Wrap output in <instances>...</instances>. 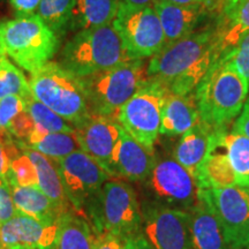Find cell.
Returning a JSON list of instances; mask_svg holds the SVG:
<instances>
[{
    "label": "cell",
    "instance_id": "obj_1",
    "mask_svg": "<svg viewBox=\"0 0 249 249\" xmlns=\"http://www.w3.org/2000/svg\"><path fill=\"white\" fill-rule=\"evenodd\" d=\"M249 82L222 54L195 90L202 123L213 129H229L248 98Z\"/></svg>",
    "mask_w": 249,
    "mask_h": 249
},
{
    "label": "cell",
    "instance_id": "obj_2",
    "mask_svg": "<svg viewBox=\"0 0 249 249\" xmlns=\"http://www.w3.org/2000/svg\"><path fill=\"white\" fill-rule=\"evenodd\" d=\"M133 60L113 24L80 30L61 50L59 64L82 77Z\"/></svg>",
    "mask_w": 249,
    "mask_h": 249
},
{
    "label": "cell",
    "instance_id": "obj_3",
    "mask_svg": "<svg viewBox=\"0 0 249 249\" xmlns=\"http://www.w3.org/2000/svg\"><path fill=\"white\" fill-rule=\"evenodd\" d=\"M28 82L33 97L59 114L74 128L91 117L81 79L59 62L50 61L30 73Z\"/></svg>",
    "mask_w": 249,
    "mask_h": 249
},
{
    "label": "cell",
    "instance_id": "obj_4",
    "mask_svg": "<svg viewBox=\"0 0 249 249\" xmlns=\"http://www.w3.org/2000/svg\"><path fill=\"white\" fill-rule=\"evenodd\" d=\"M0 44L23 71L33 73L57 54L60 40L37 14L0 22Z\"/></svg>",
    "mask_w": 249,
    "mask_h": 249
},
{
    "label": "cell",
    "instance_id": "obj_5",
    "mask_svg": "<svg viewBox=\"0 0 249 249\" xmlns=\"http://www.w3.org/2000/svg\"><path fill=\"white\" fill-rule=\"evenodd\" d=\"M144 60H128L108 70L82 77L91 116L114 120L120 107L148 81Z\"/></svg>",
    "mask_w": 249,
    "mask_h": 249
},
{
    "label": "cell",
    "instance_id": "obj_6",
    "mask_svg": "<svg viewBox=\"0 0 249 249\" xmlns=\"http://www.w3.org/2000/svg\"><path fill=\"white\" fill-rule=\"evenodd\" d=\"M86 208L96 233L108 232L124 240L141 232L142 213L136 193L126 181L107 180Z\"/></svg>",
    "mask_w": 249,
    "mask_h": 249
},
{
    "label": "cell",
    "instance_id": "obj_7",
    "mask_svg": "<svg viewBox=\"0 0 249 249\" xmlns=\"http://www.w3.org/2000/svg\"><path fill=\"white\" fill-rule=\"evenodd\" d=\"M167 90L161 82L148 79L120 107L114 118L132 138L151 151H155L160 135L161 111Z\"/></svg>",
    "mask_w": 249,
    "mask_h": 249
},
{
    "label": "cell",
    "instance_id": "obj_8",
    "mask_svg": "<svg viewBox=\"0 0 249 249\" xmlns=\"http://www.w3.org/2000/svg\"><path fill=\"white\" fill-rule=\"evenodd\" d=\"M113 27L133 60L154 57L165 46V36L154 7H130L119 4Z\"/></svg>",
    "mask_w": 249,
    "mask_h": 249
},
{
    "label": "cell",
    "instance_id": "obj_9",
    "mask_svg": "<svg viewBox=\"0 0 249 249\" xmlns=\"http://www.w3.org/2000/svg\"><path fill=\"white\" fill-rule=\"evenodd\" d=\"M217 217L229 249H249V188L240 186L198 191Z\"/></svg>",
    "mask_w": 249,
    "mask_h": 249
},
{
    "label": "cell",
    "instance_id": "obj_10",
    "mask_svg": "<svg viewBox=\"0 0 249 249\" xmlns=\"http://www.w3.org/2000/svg\"><path fill=\"white\" fill-rule=\"evenodd\" d=\"M217 42L216 29L195 30L176 42L166 44L151 57L147 67L149 79L169 85L192 67L213 48Z\"/></svg>",
    "mask_w": 249,
    "mask_h": 249
},
{
    "label": "cell",
    "instance_id": "obj_11",
    "mask_svg": "<svg viewBox=\"0 0 249 249\" xmlns=\"http://www.w3.org/2000/svg\"><path fill=\"white\" fill-rule=\"evenodd\" d=\"M55 163L67 200L79 213L111 178L97 161L82 150L71 152Z\"/></svg>",
    "mask_w": 249,
    "mask_h": 249
},
{
    "label": "cell",
    "instance_id": "obj_12",
    "mask_svg": "<svg viewBox=\"0 0 249 249\" xmlns=\"http://www.w3.org/2000/svg\"><path fill=\"white\" fill-rule=\"evenodd\" d=\"M148 180L152 193L163 204L187 211L197 204V181L174 157H156Z\"/></svg>",
    "mask_w": 249,
    "mask_h": 249
},
{
    "label": "cell",
    "instance_id": "obj_13",
    "mask_svg": "<svg viewBox=\"0 0 249 249\" xmlns=\"http://www.w3.org/2000/svg\"><path fill=\"white\" fill-rule=\"evenodd\" d=\"M142 224L144 235L155 249H193L189 211L151 204L143 213Z\"/></svg>",
    "mask_w": 249,
    "mask_h": 249
},
{
    "label": "cell",
    "instance_id": "obj_14",
    "mask_svg": "<svg viewBox=\"0 0 249 249\" xmlns=\"http://www.w3.org/2000/svg\"><path fill=\"white\" fill-rule=\"evenodd\" d=\"M121 126L111 118L91 116L74 128L80 149L92 157L110 177H113V160L121 138Z\"/></svg>",
    "mask_w": 249,
    "mask_h": 249
},
{
    "label": "cell",
    "instance_id": "obj_15",
    "mask_svg": "<svg viewBox=\"0 0 249 249\" xmlns=\"http://www.w3.org/2000/svg\"><path fill=\"white\" fill-rule=\"evenodd\" d=\"M59 232V220L44 223L18 213L0 225V249L24 246L33 249H55Z\"/></svg>",
    "mask_w": 249,
    "mask_h": 249
},
{
    "label": "cell",
    "instance_id": "obj_16",
    "mask_svg": "<svg viewBox=\"0 0 249 249\" xmlns=\"http://www.w3.org/2000/svg\"><path fill=\"white\" fill-rule=\"evenodd\" d=\"M155 160V151L143 147L123 128L114 155L113 177L128 181H144L151 172Z\"/></svg>",
    "mask_w": 249,
    "mask_h": 249
},
{
    "label": "cell",
    "instance_id": "obj_17",
    "mask_svg": "<svg viewBox=\"0 0 249 249\" xmlns=\"http://www.w3.org/2000/svg\"><path fill=\"white\" fill-rule=\"evenodd\" d=\"M195 92L178 95L167 90L164 98L160 134L167 136L182 135L200 123Z\"/></svg>",
    "mask_w": 249,
    "mask_h": 249
},
{
    "label": "cell",
    "instance_id": "obj_18",
    "mask_svg": "<svg viewBox=\"0 0 249 249\" xmlns=\"http://www.w3.org/2000/svg\"><path fill=\"white\" fill-rule=\"evenodd\" d=\"M154 8L163 28L165 45L195 31V28L208 11L205 6H180L161 0L155 2Z\"/></svg>",
    "mask_w": 249,
    "mask_h": 249
},
{
    "label": "cell",
    "instance_id": "obj_19",
    "mask_svg": "<svg viewBox=\"0 0 249 249\" xmlns=\"http://www.w3.org/2000/svg\"><path fill=\"white\" fill-rule=\"evenodd\" d=\"M214 130L216 129H213L200 120V123L192 129L182 134L174 149V160L181 164L195 179L197 178L202 164L209 151Z\"/></svg>",
    "mask_w": 249,
    "mask_h": 249
},
{
    "label": "cell",
    "instance_id": "obj_20",
    "mask_svg": "<svg viewBox=\"0 0 249 249\" xmlns=\"http://www.w3.org/2000/svg\"><path fill=\"white\" fill-rule=\"evenodd\" d=\"M196 181L198 185V191L238 186V177L230 163L223 145L216 138V130L213 133L209 151L202 164Z\"/></svg>",
    "mask_w": 249,
    "mask_h": 249
},
{
    "label": "cell",
    "instance_id": "obj_21",
    "mask_svg": "<svg viewBox=\"0 0 249 249\" xmlns=\"http://www.w3.org/2000/svg\"><path fill=\"white\" fill-rule=\"evenodd\" d=\"M189 213L193 249H229L217 217L202 198Z\"/></svg>",
    "mask_w": 249,
    "mask_h": 249
},
{
    "label": "cell",
    "instance_id": "obj_22",
    "mask_svg": "<svg viewBox=\"0 0 249 249\" xmlns=\"http://www.w3.org/2000/svg\"><path fill=\"white\" fill-rule=\"evenodd\" d=\"M8 182L11 185L12 196L18 213L44 223L58 222L64 213L38 187L20 186L17 182Z\"/></svg>",
    "mask_w": 249,
    "mask_h": 249
},
{
    "label": "cell",
    "instance_id": "obj_23",
    "mask_svg": "<svg viewBox=\"0 0 249 249\" xmlns=\"http://www.w3.org/2000/svg\"><path fill=\"white\" fill-rule=\"evenodd\" d=\"M120 2L118 0H74L68 29L80 31L113 22Z\"/></svg>",
    "mask_w": 249,
    "mask_h": 249
},
{
    "label": "cell",
    "instance_id": "obj_24",
    "mask_svg": "<svg viewBox=\"0 0 249 249\" xmlns=\"http://www.w3.org/2000/svg\"><path fill=\"white\" fill-rule=\"evenodd\" d=\"M17 142L21 150L28 155V157L30 158L34 166H35L38 188L54 202L55 205L62 213L67 211L70 209V205H68L66 194H65L64 188H62L61 179L60 176H59L55 160L46 157V156L42 155L38 151H35L33 149L26 147V145L18 141Z\"/></svg>",
    "mask_w": 249,
    "mask_h": 249
},
{
    "label": "cell",
    "instance_id": "obj_25",
    "mask_svg": "<svg viewBox=\"0 0 249 249\" xmlns=\"http://www.w3.org/2000/svg\"><path fill=\"white\" fill-rule=\"evenodd\" d=\"M95 240L91 226L79 211L68 209L59 218L55 249H93Z\"/></svg>",
    "mask_w": 249,
    "mask_h": 249
},
{
    "label": "cell",
    "instance_id": "obj_26",
    "mask_svg": "<svg viewBox=\"0 0 249 249\" xmlns=\"http://www.w3.org/2000/svg\"><path fill=\"white\" fill-rule=\"evenodd\" d=\"M20 143L53 160H62L71 152L81 150L74 132L51 133L37 128L36 126L27 141Z\"/></svg>",
    "mask_w": 249,
    "mask_h": 249
},
{
    "label": "cell",
    "instance_id": "obj_27",
    "mask_svg": "<svg viewBox=\"0 0 249 249\" xmlns=\"http://www.w3.org/2000/svg\"><path fill=\"white\" fill-rule=\"evenodd\" d=\"M216 138L223 145L230 163L238 177V186L246 187L249 178V138L229 129L216 130Z\"/></svg>",
    "mask_w": 249,
    "mask_h": 249
},
{
    "label": "cell",
    "instance_id": "obj_28",
    "mask_svg": "<svg viewBox=\"0 0 249 249\" xmlns=\"http://www.w3.org/2000/svg\"><path fill=\"white\" fill-rule=\"evenodd\" d=\"M248 31L249 0H246L231 13L222 17V23L216 28L217 48L220 53L231 51Z\"/></svg>",
    "mask_w": 249,
    "mask_h": 249
},
{
    "label": "cell",
    "instance_id": "obj_29",
    "mask_svg": "<svg viewBox=\"0 0 249 249\" xmlns=\"http://www.w3.org/2000/svg\"><path fill=\"white\" fill-rule=\"evenodd\" d=\"M222 55L219 50L217 48V42L213 48H211L209 51L202 57L200 60L196 61L192 67H189L185 73L181 74L176 80H173L170 83L167 89L169 91L178 95H188V93H194L196 88L207 75L213 62Z\"/></svg>",
    "mask_w": 249,
    "mask_h": 249
},
{
    "label": "cell",
    "instance_id": "obj_30",
    "mask_svg": "<svg viewBox=\"0 0 249 249\" xmlns=\"http://www.w3.org/2000/svg\"><path fill=\"white\" fill-rule=\"evenodd\" d=\"M73 6L74 0H40L37 15L60 37L68 29Z\"/></svg>",
    "mask_w": 249,
    "mask_h": 249
},
{
    "label": "cell",
    "instance_id": "obj_31",
    "mask_svg": "<svg viewBox=\"0 0 249 249\" xmlns=\"http://www.w3.org/2000/svg\"><path fill=\"white\" fill-rule=\"evenodd\" d=\"M24 101H26L27 111L29 112L37 128L51 133L74 132V127L71 124L62 119L59 114L52 111L51 108H49L43 103L34 98L33 95L27 97Z\"/></svg>",
    "mask_w": 249,
    "mask_h": 249
},
{
    "label": "cell",
    "instance_id": "obj_32",
    "mask_svg": "<svg viewBox=\"0 0 249 249\" xmlns=\"http://www.w3.org/2000/svg\"><path fill=\"white\" fill-rule=\"evenodd\" d=\"M11 95L21 96L23 99L31 96L29 82L22 71L5 57L0 61V101Z\"/></svg>",
    "mask_w": 249,
    "mask_h": 249
},
{
    "label": "cell",
    "instance_id": "obj_33",
    "mask_svg": "<svg viewBox=\"0 0 249 249\" xmlns=\"http://www.w3.org/2000/svg\"><path fill=\"white\" fill-rule=\"evenodd\" d=\"M8 181L17 182L20 186H35L38 187L37 174L33 161L27 154L21 150V154L17 156L11 164V170L6 176Z\"/></svg>",
    "mask_w": 249,
    "mask_h": 249
},
{
    "label": "cell",
    "instance_id": "obj_34",
    "mask_svg": "<svg viewBox=\"0 0 249 249\" xmlns=\"http://www.w3.org/2000/svg\"><path fill=\"white\" fill-rule=\"evenodd\" d=\"M26 110V101L18 95H11L0 101V132L8 133L9 127L21 112Z\"/></svg>",
    "mask_w": 249,
    "mask_h": 249
},
{
    "label": "cell",
    "instance_id": "obj_35",
    "mask_svg": "<svg viewBox=\"0 0 249 249\" xmlns=\"http://www.w3.org/2000/svg\"><path fill=\"white\" fill-rule=\"evenodd\" d=\"M224 54L230 64L249 82V31L241 37L231 51Z\"/></svg>",
    "mask_w": 249,
    "mask_h": 249
},
{
    "label": "cell",
    "instance_id": "obj_36",
    "mask_svg": "<svg viewBox=\"0 0 249 249\" xmlns=\"http://www.w3.org/2000/svg\"><path fill=\"white\" fill-rule=\"evenodd\" d=\"M21 154L18 142L8 133L0 132V177L6 178L11 170L12 160Z\"/></svg>",
    "mask_w": 249,
    "mask_h": 249
},
{
    "label": "cell",
    "instance_id": "obj_37",
    "mask_svg": "<svg viewBox=\"0 0 249 249\" xmlns=\"http://www.w3.org/2000/svg\"><path fill=\"white\" fill-rule=\"evenodd\" d=\"M18 213L12 196V188L8 180L0 177V225L8 222Z\"/></svg>",
    "mask_w": 249,
    "mask_h": 249
},
{
    "label": "cell",
    "instance_id": "obj_38",
    "mask_svg": "<svg viewBox=\"0 0 249 249\" xmlns=\"http://www.w3.org/2000/svg\"><path fill=\"white\" fill-rule=\"evenodd\" d=\"M9 2L13 8L15 18H22L37 14L40 0H9Z\"/></svg>",
    "mask_w": 249,
    "mask_h": 249
},
{
    "label": "cell",
    "instance_id": "obj_39",
    "mask_svg": "<svg viewBox=\"0 0 249 249\" xmlns=\"http://www.w3.org/2000/svg\"><path fill=\"white\" fill-rule=\"evenodd\" d=\"M123 240L108 232L96 233L93 249H121Z\"/></svg>",
    "mask_w": 249,
    "mask_h": 249
},
{
    "label": "cell",
    "instance_id": "obj_40",
    "mask_svg": "<svg viewBox=\"0 0 249 249\" xmlns=\"http://www.w3.org/2000/svg\"><path fill=\"white\" fill-rule=\"evenodd\" d=\"M121 249H155L142 232L124 238Z\"/></svg>",
    "mask_w": 249,
    "mask_h": 249
},
{
    "label": "cell",
    "instance_id": "obj_41",
    "mask_svg": "<svg viewBox=\"0 0 249 249\" xmlns=\"http://www.w3.org/2000/svg\"><path fill=\"white\" fill-rule=\"evenodd\" d=\"M232 132L240 133L249 138V97L246 101L239 117L232 124Z\"/></svg>",
    "mask_w": 249,
    "mask_h": 249
},
{
    "label": "cell",
    "instance_id": "obj_42",
    "mask_svg": "<svg viewBox=\"0 0 249 249\" xmlns=\"http://www.w3.org/2000/svg\"><path fill=\"white\" fill-rule=\"evenodd\" d=\"M161 1L180 6H205L208 9H210L211 4V0H161Z\"/></svg>",
    "mask_w": 249,
    "mask_h": 249
},
{
    "label": "cell",
    "instance_id": "obj_43",
    "mask_svg": "<svg viewBox=\"0 0 249 249\" xmlns=\"http://www.w3.org/2000/svg\"><path fill=\"white\" fill-rule=\"evenodd\" d=\"M244 1H246V0H224L219 11L220 17H224V15L231 13L232 11H234V9L238 7V6H240Z\"/></svg>",
    "mask_w": 249,
    "mask_h": 249
},
{
    "label": "cell",
    "instance_id": "obj_44",
    "mask_svg": "<svg viewBox=\"0 0 249 249\" xmlns=\"http://www.w3.org/2000/svg\"><path fill=\"white\" fill-rule=\"evenodd\" d=\"M118 1L130 7H154L157 0H118Z\"/></svg>",
    "mask_w": 249,
    "mask_h": 249
},
{
    "label": "cell",
    "instance_id": "obj_45",
    "mask_svg": "<svg viewBox=\"0 0 249 249\" xmlns=\"http://www.w3.org/2000/svg\"><path fill=\"white\" fill-rule=\"evenodd\" d=\"M224 0H211V4H210V9L213 11H220V7H222Z\"/></svg>",
    "mask_w": 249,
    "mask_h": 249
},
{
    "label": "cell",
    "instance_id": "obj_46",
    "mask_svg": "<svg viewBox=\"0 0 249 249\" xmlns=\"http://www.w3.org/2000/svg\"><path fill=\"white\" fill-rule=\"evenodd\" d=\"M8 249H33V248L24 247V246H13V247H11V248H8Z\"/></svg>",
    "mask_w": 249,
    "mask_h": 249
},
{
    "label": "cell",
    "instance_id": "obj_47",
    "mask_svg": "<svg viewBox=\"0 0 249 249\" xmlns=\"http://www.w3.org/2000/svg\"><path fill=\"white\" fill-rule=\"evenodd\" d=\"M5 52H4V49H2V46H1V44H0V61H1V59L5 57Z\"/></svg>",
    "mask_w": 249,
    "mask_h": 249
},
{
    "label": "cell",
    "instance_id": "obj_48",
    "mask_svg": "<svg viewBox=\"0 0 249 249\" xmlns=\"http://www.w3.org/2000/svg\"><path fill=\"white\" fill-rule=\"evenodd\" d=\"M247 188H249V178H248V185H247Z\"/></svg>",
    "mask_w": 249,
    "mask_h": 249
},
{
    "label": "cell",
    "instance_id": "obj_49",
    "mask_svg": "<svg viewBox=\"0 0 249 249\" xmlns=\"http://www.w3.org/2000/svg\"><path fill=\"white\" fill-rule=\"evenodd\" d=\"M1 1H4V0H0V2H1Z\"/></svg>",
    "mask_w": 249,
    "mask_h": 249
}]
</instances>
